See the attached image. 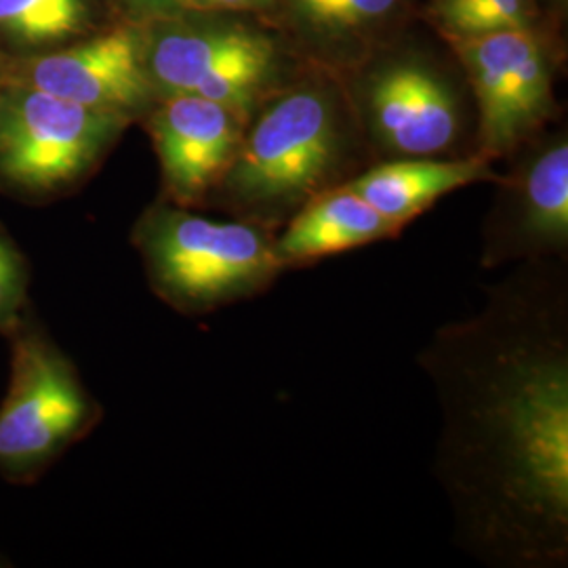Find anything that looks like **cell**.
I'll list each match as a JSON object with an SVG mask.
<instances>
[{"label":"cell","mask_w":568,"mask_h":568,"mask_svg":"<svg viewBox=\"0 0 568 568\" xmlns=\"http://www.w3.org/2000/svg\"><path fill=\"white\" fill-rule=\"evenodd\" d=\"M499 178L493 161L474 152L457 159H389L345 180L344 185L405 230L448 194L471 183L499 182Z\"/></svg>","instance_id":"cell-12"},{"label":"cell","mask_w":568,"mask_h":568,"mask_svg":"<svg viewBox=\"0 0 568 568\" xmlns=\"http://www.w3.org/2000/svg\"><path fill=\"white\" fill-rule=\"evenodd\" d=\"M7 339L11 382L0 403V476L32 483L89 434L102 410L34 312Z\"/></svg>","instance_id":"cell-4"},{"label":"cell","mask_w":568,"mask_h":568,"mask_svg":"<svg viewBox=\"0 0 568 568\" xmlns=\"http://www.w3.org/2000/svg\"><path fill=\"white\" fill-rule=\"evenodd\" d=\"M164 201L194 209L209 201L234 161L248 119L201 95H164L145 114Z\"/></svg>","instance_id":"cell-11"},{"label":"cell","mask_w":568,"mask_h":568,"mask_svg":"<svg viewBox=\"0 0 568 568\" xmlns=\"http://www.w3.org/2000/svg\"><path fill=\"white\" fill-rule=\"evenodd\" d=\"M403 227L392 224L344 183L314 196L274 234L284 270L304 267L366 244L392 241Z\"/></svg>","instance_id":"cell-13"},{"label":"cell","mask_w":568,"mask_h":568,"mask_svg":"<svg viewBox=\"0 0 568 568\" xmlns=\"http://www.w3.org/2000/svg\"><path fill=\"white\" fill-rule=\"evenodd\" d=\"M30 265L16 239L0 224V333L9 337L32 314Z\"/></svg>","instance_id":"cell-17"},{"label":"cell","mask_w":568,"mask_h":568,"mask_svg":"<svg viewBox=\"0 0 568 568\" xmlns=\"http://www.w3.org/2000/svg\"><path fill=\"white\" fill-rule=\"evenodd\" d=\"M548 2H551L554 7H565L567 4V0H548Z\"/></svg>","instance_id":"cell-20"},{"label":"cell","mask_w":568,"mask_h":568,"mask_svg":"<svg viewBox=\"0 0 568 568\" xmlns=\"http://www.w3.org/2000/svg\"><path fill=\"white\" fill-rule=\"evenodd\" d=\"M0 82L26 84L126 121L145 116L159 100L145 70L143 32L129 26L18 61Z\"/></svg>","instance_id":"cell-9"},{"label":"cell","mask_w":568,"mask_h":568,"mask_svg":"<svg viewBox=\"0 0 568 568\" xmlns=\"http://www.w3.org/2000/svg\"><path fill=\"white\" fill-rule=\"evenodd\" d=\"M345 122L342 103L325 84L302 82L267 95L209 201L276 234L307 201L344 183Z\"/></svg>","instance_id":"cell-2"},{"label":"cell","mask_w":568,"mask_h":568,"mask_svg":"<svg viewBox=\"0 0 568 568\" xmlns=\"http://www.w3.org/2000/svg\"><path fill=\"white\" fill-rule=\"evenodd\" d=\"M295 20L321 37L368 32L394 13L398 0H286Z\"/></svg>","instance_id":"cell-16"},{"label":"cell","mask_w":568,"mask_h":568,"mask_svg":"<svg viewBox=\"0 0 568 568\" xmlns=\"http://www.w3.org/2000/svg\"><path fill=\"white\" fill-rule=\"evenodd\" d=\"M143 32V60L159 98L190 93L251 119L278 72V47L241 23L166 21Z\"/></svg>","instance_id":"cell-6"},{"label":"cell","mask_w":568,"mask_h":568,"mask_svg":"<svg viewBox=\"0 0 568 568\" xmlns=\"http://www.w3.org/2000/svg\"><path fill=\"white\" fill-rule=\"evenodd\" d=\"M483 227L480 264L487 270L568 255L567 133L532 138Z\"/></svg>","instance_id":"cell-8"},{"label":"cell","mask_w":568,"mask_h":568,"mask_svg":"<svg viewBox=\"0 0 568 568\" xmlns=\"http://www.w3.org/2000/svg\"><path fill=\"white\" fill-rule=\"evenodd\" d=\"M131 121L0 82V185L30 199L72 190Z\"/></svg>","instance_id":"cell-5"},{"label":"cell","mask_w":568,"mask_h":568,"mask_svg":"<svg viewBox=\"0 0 568 568\" xmlns=\"http://www.w3.org/2000/svg\"><path fill=\"white\" fill-rule=\"evenodd\" d=\"M448 42L478 108L476 152L488 161L516 154L556 114L554 60L544 32L527 26Z\"/></svg>","instance_id":"cell-7"},{"label":"cell","mask_w":568,"mask_h":568,"mask_svg":"<svg viewBox=\"0 0 568 568\" xmlns=\"http://www.w3.org/2000/svg\"><path fill=\"white\" fill-rule=\"evenodd\" d=\"M274 0H192V7L211 11H260Z\"/></svg>","instance_id":"cell-19"},{"label":"cell","mask_w":568,"mask_h":568,"mask_svg":"<svg viewBox=\"0 0 568 568\" xmlns=\"http://www.w3.org/2000/svg\"><path fill=\"white\" fill-rule=\"evenodd\" d=\"M361 105L371 140L389 159L450 154L466 126L457 91L417 61H394L371 74Z\"/></svg>","instance_id":"cell-10"},{"label":"cell","mask_w":568,"mask_h":568,"mask_svg":"<svg viewBox=\"0 0 568 568\" xmlns=\"http://www.w3.org/2000/svg\"><path fill=\"white\" fill-rule=\"evenodd\" d=\"M124 2L150 18H175L183 9L192 7V0H124Z\"/></svg>","instance_id":"cell-18"},{"label":"cell","mask_w":568,"mask_h":568,"mask_svg":"<svg viewBox=\"0 0 568 568\" xmlns=\"http://www.w3.org/2000/svg\"><path fill=\"white\" fill-rule=\"evenodd\" d=\"M89 18L87 0H0V32L28 47L74 39Z\"/></svg>","instance_id":"cell-14"},{"label":"cell","mask_w":568,"mask_h":568,"mask_svg":"<svg viewBox=\"0 0 568 568\" xmlns=\"http://www.w3.org/2000/svg\"><path fill=\"white\" fill-rule=\"evenodd\" d=\"M131 243L152 293L187 316L257 297L284 272L274 232L243 220H211L164 199L143 211Z\"/></svg>","instance_id":"cell-3"},{"label":"cell","mask_w":568,"mask_h":568,"mask_svg":"<svg viewBox=\"0 0 568 568\" xmlns=\"http://www.w3.org/2000/svg\"><path fill=\"white\" fill-rule=\"evenodd\" d=\"M0 567H7V562H4V560H2V558H0Z\"/></svg>","instance_id":"cell-21"},{"label":"cell","mask_w":568,"mask_h":568,"mask_svg":"<svg viewBox=\"0 0 568 568\" xmlns=\"http://www.w3.org/2000/svg\"><path fill=\"white\" fill-rule=\"evenodd\" d=\"M419 363L438 398L436 478L457 544L488 567H567V260L511 265Z\"/></svg>","instance_id":"cell-1"},{"label":"cell","mask_w":568,"mask_h":568,"mask_svg":"<svg viewBox=\"0 0 568 568\" xmlns=\"http://www.w3.org/2000/svg\"><path fill=\"white\" fill-rule=\"evenodd\" d=\"M429 18L445 39L527 28L537 21L535 0H434Z\"/></svg>","instance_id":"cell-15"}]
</instances>
